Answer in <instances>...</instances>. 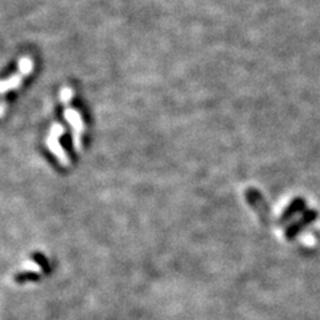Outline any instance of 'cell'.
I'll return each mask as SVG.
<instances>
[{
    "instance_id": "277c9868",
    "label": "cell",
    "mask_w": 320,
    "mask_h": 320,
    "mask_svg": "<svg viewBox=\"0 0 320 320\" xmlns=\"http://www.w3.org/2000/svg\"><path fill=\"white\" fill-rule=\"evenodd\" d=\"M32 69H34V60L28 56L22 57L19 60V72L23 76H27L28 73L32 72Z\"/></svg>"
},
{
    "instance_id": "5b68a950",
    "label": "cell",
    "mask_w": 320,
    "mask_h": 320,
    "mask_svg": "<svg viewBox=\"0 0 320 320\" xmlns=\"http://www.w3.org/2000/svg\"><path fill=\"white\" fill-rule=\"evenodd\" d=\"M72 96H73V91H72V88H69V87H64L63 90L60 91V100H61V103L63 104H67L71 102V99H72Z\"/></svg>"
},
{
    "instance_id": "6da1fadb",
    "label": "cell",
    "mask_w": 320,
    "mask_h": 320,
    "mask_svg": "<svg viewBox=\"0 0 320 320\" xmlns=\"http://www.w3.org/2000/svg\"><path fill=\"white\" fill-rule=\"evenodd\" d=\"M65 119L71 123V126L73 128V145L79 147L80 145V135L83 133L84 131V124L83 120H82V116L77 112L76 110L73 108H65L64 111Z\"/></svg>"
},
{
    "instance_id": "3957f363",
    "label": "cell",
    "mask_w": 320,
    "mask_h": 320,
    "mask_svg": "<svg viewBox=\"0 0 320 320\" xmlns=\"http://www.w3.org/2000/svg\"><path fill=\"white\" fill-rule=\"evenodd\" d=\"M22 80H23V75L20 72H18L15 76L8 77V79L3 80L2 83V94H6L7 91H11V90H15L22 84Z\"/></svg>"
},
{
    "instance_id": "7a4b0ae2",
    "label": "cell",
    "mask_w": 320,
    "mask_h": 320,
    "mask_svg": "<svg viewBox=\"0 0 320 320\" xmlns=\"http://www.w3.org/2000/svg\"><path fill=\"white\" fill-rule=\"evenodd\" d=\"M64 132V128L60 126V124H55V126L51 127L50 137H48V145L52 148V152H57L60 156H63V151H61L60 145H59V141H57V137L59 135Z\"/></svg>"
}]
</instances>
